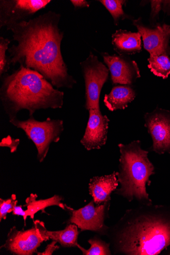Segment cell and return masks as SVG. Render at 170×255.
<instances>
[{
	"label": "cell",
	"instance_id": "obj_13",
	"mask_svg": "<svg viewBox=\"0 0 170 255\" xmlns=\"http://www.w3.org/2000/svg\"><path fill=\"white\" fill-rule=\"evenodd\" d=\"M88 111L89 119L81 143L88 151L100 149L106 144L110 120L101 109Z\"/></svg>",
	"mask_w": 170,
	"mask_h": 255
},
{
	"label": "cell",
	"instance_id": "obj_19",
	"mask_svg": "<svg viewBox=\"0 0 170 255\" xmlns=\"http://www.w3.org/2000/svg\"><path fill=\"white\" fill-rule=\"evenodd\" d=\"M148 67L154 75L167 79L170 75V58L166 53L150 55Z\"/></svg>",
	"mask_w": 170,
	"mask_h": 255
},
{
	"label": "cell",
	"instance_id": "obj_10",
	"mask_svg": "<svg viewBox=\"0 0 170 255\" xmlns=\"http://www.w3.org/2000/svg\"><path fill=\"white\" fill-rule=\"evenodd\" d=\"M133 25L141 35L144 48L150 55L164 53L170 55V25L157 24L154 26L149 27L143 24L141 17L133 20Z\"/></svg>",
	"mask_w": 170,
	"mask_h": 255
},
{
	"label": "cell",
	"instance_id": "obj_5",
	"mask_svg": "<svg viewBox=\"0 0 170 255\" xmlns=\"http://www.w3.org/2000/svg\"><path fill=\"white\" fill-rule=\"evenodd\" d=\"M9 122L25 132L29 140L34 143L37 150V157L40 163L45 158L51 143L60 141L64 129L62 120L47 118L45 121L39 122L33 116L26 121H20L16 118L10 120Z\"/></svg>",
	"mask_w": 170,
	"mask_h": 255
},
{
	"label": "cell",
	"instance_id": "obj_16",
	"mask_svg": "<svg viewBox=\"0 0 170 255\" xmlns=\"http://www.w3.org/2000/svg\"><path fill=\"white\" fill-rule=\"evenodd\" d=\"M141 37L138 32L120 29L113 34L112 43L119 55H134L142 50Z\"/></svg>",
	"mask_w": 170,
	"mask_h": 255
},
{
	"label": "cell",
	"instance_id": "obj_23",
	"mask_svg": "<svg viewBox=\"0 0 170 255\" xmlns=\"http://www.w3.org/2000/svg\"><path fill=\"white\" fill-rule=\"evenodd\" d=\"M152 11L150 19L151 22H155L161 11L170 15V1H151Z\"/></svg>",
	"mask_w": 170,
	"mask_h": 255
},
{
	"label": "cell",
	"instance_id": "obj_4",
	"mask_svg": "<svg viewBox=\"0 0 170 255\" xmlns=\"http://www.w3.org/2000/svg\"><path fill=\"white\" fill-rule=\"evenodd\" d=\"M118 147L120 157L116 174L120 188L115 194L130 202L135 200L140 204H152L147 185H151L150 177L155 174V168L149 158V152L142 148L139 140L126 145L120 143Z\"/></svg>",
	"mask_w": 170,
	"mask_h": 255
},
{
	"label": "cell",
	"instance_id": "obj_8",
	"mask_svg": "<svg viewBox=\"0 0 170 255\" xmlns=\"http://www.w3.org/2000/svg\"><path fill=\"white\" fill-rule=\"evenodd\" d=\"M110 206V202L95 206L94 201L92 200L78 210L66 206L71 214L69 222L76 225L81 231L88 230L107 235L109 228L104 222Z\"/></svg>",
	"mask_w": 170,
	"mask_h": 255
},
{
	"label": "cell",
	"instance_id": "obj_6",
	"mask_svg": "<svg viewBox=\"0 0 170 255\" xmlns=\"http://www.w3.org/2000/svg\"><path fill=\"white\" fill-rule=\"evenodd\" d=\"M85 85V108L101 109L100 100L101 91L109 76V69L100 61L98 56L91 52L84 61L80 63Z\"/></svg>",
	"mask_w": 170,
	"mask_h": 255
},
{
	"label": "cell",
	"instance_id": "obj_11",
	"mask_svg": "<svg viewBox=\"0 0 170 255\" xmlns=\"http://www.w3.org/2000/svg\"><path fill=\"white\" fill-rule=\"evenodd\" d=\"M105 63L109 69L114 85H133L141 77L140 69L136 62L125 55H110L102 53Z\"/></svg>",
	"mask_w": 170,
	"mask_h": 255
},
{
	"label": "cell",
	"instance_id": "obj_3",
	"mask_svg": "<svg viewBox=\"0 0 170 255\" xmlns=\"http://www.w3.org/2000/svg\"><path fill=\"white\" fill-rule=\"evenodd\" d=\"M1 78L0 99L9 121L17 118L22 110L29 111V117L35 112L48 109H61L64 93L39 73L22 66L10 75Z\"/></svg>",
	"mask_w": 170,
	"mask_h": 255
},
{
	"label": "cell",
	"instance_id": "obj_2",
	"mask_svg": "<svg viewBox=\"0 0 170 255\" xmlns=\"http://www.w3.org/2000/svg\"><path fill=\"white\" fill-rule=\"evenodd\" d=\"M114 253L157 255L170 246V206L140 204L109 228Z\"/></svg>",
	"mask_w": 170,
	"mask_h": 255
},
{
	"label": "cell",
	"instance_id": "obj_22",
	"mask_svg": "<svg viewBox=\"0 0 170 255\" xmlns=\"http://www.w3.org/2000/svg\"><path fill=\"white\" fill-rule=\"evenodd\" d=\"M10 40L3 37H0V76L6 74L10 69L8 56L6 52L9 49Z\"/></svg>",
	"mask_w": 170,
	"mask_h": 255
},
{
	"label": "cell",
	"instance_id": "obj_9",
	"mask_svg": "<svg viewBox=\"0 0 170 255\" xmlns=\"http://www.w3.org/2000/svg\"><path fill=\"white\" fill-rule=\"evenodd\" d=\"M145 127L153 141L152 151L170 154V111L159 108L144 116Z\"/></svg>",
	"mask_w": 170,
	"mask_h": 255
},
{
	"label": "cell",
	"instance_id": "obj_14",
	"mask_svg": "<svg viewBox=\"0 0 170 255\" xmlns=\"http://www.w3.org/2000/svg\"><path fill=\"white\" fill-rule=\"evenodd\" d=\"M119 185L116 172L103 176H95L90 180L89 194L96 205H101L111 201V195Z\"/></svg>",
	"mask_w": 170,
	"mask_h": 255
},
{
	"label": "cell",
	"instance_id": "obj_18",
	"mask_svg": "<svg viewBox=\"0 0 170 255\" xmlns=\"http://www.w3.org/2000/svg\"><path fill=\"white\" fill-rule=\"evenodd\" d=\"M136 97L135 90L130 85H115L108 95H105V105L111 112L124 110Z\"/></svg>",
	"mask_w": 170,
	"mask_h": 255
},
{
	"label": "cell",
	"instance_id": "obj_17",
	"mask_svg": "<svg viewBox=\"0 0 170 255\" xmlns=\"http://www.w3.org/2000/svg\"><path fill=\"white\" fill-rule=\"evenodd\" d=\"M37 196L36 194H31L30 196L27 198L26 204L24 207H27V210L23 211L22 209V206H16L12 213L13 215L22 216L26 225V221L28 217L33 219L35 214L40 211H43L45 208L51 206H58L62 208L63 210H66V206L61 203L63 199L62 197L55 195L50 198L44 200H37Z\"/></svg>",
	"mask_w": 170,
	"mask_h": 255
},
{
	"label": "cell",
	"instance_id": "obj_1",
	"mask_svg": "<svg viewBox=\"0 0 170 255\" xmlns=\"http://www.w3.org/2000/svg\"><path fill=\"white\" fill-rule=\"evenodd\" d=\"M61 17L60 14L48 11L8 28L17 42L8 50L9 63L32 69L57 89H72L77 81L69 74L62 56L64 32L59 28Z\"/></svg>",
	"mask_w": 170,
	"mask_h": 255
},
{
	"label": "cell",
	"instance_id": "obj_15",
	"mask_svg": "<svg viewBox=\"0 0 170 255\" xmlns=\"http://www.w3.org/2000/svg\"><path fill=\"white\" fill-rule=\"evenodd\" d=\"M45 242L52 240L59 243L61 246L65 248L77 247L78 238L79 232L78 226L74 224H69L62 230L48 231L44 223L38 220L34 222Z\"/></svg>",
	"mask_w": 170,
	"mask_h": 255
},
{
	"label": "cell",
	"instance_id": "obj_27",
	"mask_svg": "<svg viewBox=\"0 0 170 255\" xmlns=\"http://www.w3.org/2000/svg\"><path fill=\"white\" fill-rule=\"evenodd\" d=\"M169 255H170V252L169 253Z\"/></svg>",
	"mask_w": 170,
	"mask_h": 255
},
{
	"label": "cell",
	"instance_id": "obj_25",
	"mask_svg": "<svg viewBox=\"0 0 170 255\" xmlns=\"http://www.w3.org/2000/svg\"><path fill=\"white\" fill-rule=\"evenodd\" d=\"M57 242L56 241H53L50 244L48 245L45 250L42 253H39L36 252L38 255H52L53 253L58 250L60 247L56 245Z\"/></svg>",
	"mask_w": 170,
	"mask_h": 255
},
{
	"label": "cell",
	"instance_id": "obj_7",
	"mask_svg": "<svg viewBox=\"0 0 170 255\" xmlns=\"http://www.w3.org/2000/svg\"><path fill=\"white\" fill-rule=\"evenodd\" d=\"M51 0H0V28L6 30L23 21H28L45 8Z\"/></svg>",
	"mask_w": 170,
	"mask_h": 255
},
{
	"label": "cell",
	"instance_id": "obj_24",
	"mask_svg": "<svg viewBox=\"0 0 170 255\" xmlns=\"http://www.w3.org/2000/svg\"><path fill=\"white\" fill-rule=\"evenodd\" d=\"M17 202L15 195H12L11 198L7 200L0 199V221L5 220L7 215L13 212Z\"/></svg>",
	"mask_w": 170,
	"mask_h": 255
},
{
	"label": "cell",
	"instance_id": "obj_26",
	"mask_svg": "<svg viewBox=\"0 0 170 255\" xmlns=\"http://www.w3.org/2000/svg\"><path fill=\"white\" fill-rule=\"evenodd\" d=\"M70 2L75 9L87 8L90 6V3L86 0H71Z\"/></svg>",
	"mask_w": 170,
	"mask_h": 255
},
{
	"label": "cell",
	"instance_id": "obj_21",
	"mask_svg": "<svg viewBox=\"0 0 170 255\" xmlns=\"http://www.w3.org/2000/svg\"><path fill=\"white\" fill-rule=\"evenodd\" d=\"M91 247L86 250L78 244L77 247L84 255H111L110 243H107L98 236H95L88 241Z\"/></svg>",
	"mask_w": 170,
	"mask_h": 255
},
{
	"label": "cell",
	"instance_id": "obj_20",
	"mask_svg": "<svg viewBox=\"0 0 170 255\" xmlns=\"http://www.w3.org/2000/svg\"><path fill=\"white\" fill-rule=\"evenodd\" d=\"M99 1L111 14L115 26L118 25L120 20L129 18L130 16L127 15L123 10V6L126 4L127 1L123 0H100Z\"/></svg>",
	"mask_w": 170,
	"mask_h": 255
},
{
	"label": "cell",
	"instance_id": "obj_12",
	"mask_svg": "<svg viewBox=\"0 0 170 255\" xmlns=\"http://www.w3.org/2000/svg\"><path fill=\"white\" fill-rule=\"evenodd\" d=\"M45 242L37 226L26 231H18L15 227L12 228L7 239L1 248H5L14 255H31L37 252V248Z\"/></svg>",
	"mask_w": 170,
	"mask_h": 255
}]
</instances>
